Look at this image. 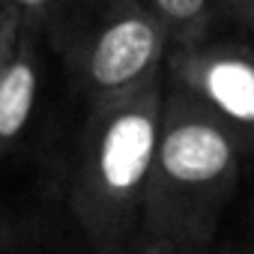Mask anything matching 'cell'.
I'll use <instances>...</instances> for the list:
<instances>
[{"label":"cell","mask_w":254,"mask_h":254,"mask_svg":"<svg viewBox=\"0 0 254 254\" xmlns=\"http://www.w3.org/2000/svg\"><path fill=\"white\" fill-rule=\"evenodd\" d=\"M245 153L233 129L165 84L159 144L141 206L147 242H168L180 251L206 245L239 186Z\"/></svg>","instance_id":"obj_1"},{"label":"cell","mask_w":254,"mask_h":254,"mask_svg":"<svg viewBox=\"0 0 254 254\" xmlns=\"http://www.w3.org/2000/svg\"><path fill=\"white\" fill-rule=\"evenodd\" d=\"M162 105L165 75L138 90L90 102L72 177V212L93 254H120L141 224Z\"/></svg>","instance_id":"obj_2"},{"label":"cell","mask_w":254,"mask_h":254,"mask_svg":"<svg viewBox=\"0 0 254 254\" xmlns=\"http://www.w3.org/2000/svg\"><path fill=\"white\" fill-rule=\"evenodd\" d=\"M69 39L72 72L90 102L162 78L171 51L165 27L144 0H102Z\"/></svg>","instance_id":"obj_3"},{"label":"cell","mask_w":254,"mask_h":254,"mask_svg":"<svg viewBox=\"0 0 254 254\" xmlns=\"http://www.w3.org/2000/svg\"><path fill=\"white\" fill-rule=\"evenodd\" d=\"M165 84L194 99L254 150V45L209 39L174 45Z\"/></svg>","instance_id":"obj_4"},{"label":"cell","mask_w":254,"mask_h":254,"mask_svg":"<svg viewBox=\"0 0 254 254\" xmlns=\"http://www.w3.org/2000/svg\"><path fill=\"white\" fill-rule=\"evenodd\" d=\"M36 93H39V45H36V30L24 24L15 54L6 66V75L0 81V159L24 135L36 108Z\"/></svg>","instance_id":"obj_5"},{"label":"cell","mask_w":254,"mask_h":254,"mask_svg":"<svg viewBox=\"0 0 254 254\" xmlns=\"http://www.w3.org/2000/svg\"><path fill=\"white\" fill-rule=\"evenodd\" d=\"M144 3L165 27L171 48L203 42L209 33L212 15L218 12V0H144Z\"/></svg>","instance_id":"obj_6"},{"label":"cell","mask_w":254,"mask_h":254,"mask_svg":"<svg viewBox=\"0 0 254 254\" xmlns=\"http://www.w3.org/2000/svg\"><path fill=\"white\" fill-rule=\"evenodd\" d=\"M3 3L18 12V18L39 30H60L66 24H72V15H78L87 0H3Z\"/></svg>","instance_id":"obj_7"},{"label":"cell","mask_w":254,"mask_h":254,"mask_svg":"<svg viewBox=\"0 0 254 254\" xmlns=\"http://www.w3.org/2000/svg\"><path fill=\"white\" fill-rule=\"evenodd\" d=\"M21 27H24V21L18 18V12H12L9 6L0 9V81H3L6 66H9V60H12V54H15Z\"/></svg>","instance_id":"obj_8"},{"label":"cell","mask_w":254,"mask_h":254,"mask_svg":"<svg viewBox=\"0 0 254 254\" xmlns=\"http://www.w3.org/2000/svg\"><path fill=\"white\" fill-rule=\"evenodd\" d=\"M218 9L230 12L236 21L254 30V0H218Z\"/></svg>","instance_id":"obj_9"},{"label":"cell","mask_w":254,"mask_h":254,"mask_svg":"<svg viewBox=\"0 0 254 254\" xmlns=\"http://www.w3.org/2000/svg\"><path fill=\"white\" fill-rule=\"evenodd\" d=\"M135 254H183L180 248H174V245H168V242H147L141 251H135Z\"/></svg>","instance_id":"obj_10"},{"label":"cell","mask_w":254,"mask_h":254,"mask_svg":"<svg viewBox=\"0 0 254 254\" xmlns=\"http://www.w3.org/2000/svg\"><path fill=\"white\" fill-rule=\"evenodd\" d=\"M3 251H6V248H3V236H0V254H3Z\"/></svg>","instance_id":"obj_11"},{"label":"cell","mask_w":254,"mask_h":254,"mask_svg":"<svg viewBox=\"0 0 254 254\" xmlns=\"http://www.w3.org/2000/svg\"><path fill=\"white\" fill-rule=\"evenodd\" d=\"M3 6H6V3H3V0H0V9H3Z\"/></svg>","instance_id":"obj_12"}]
</instances>
